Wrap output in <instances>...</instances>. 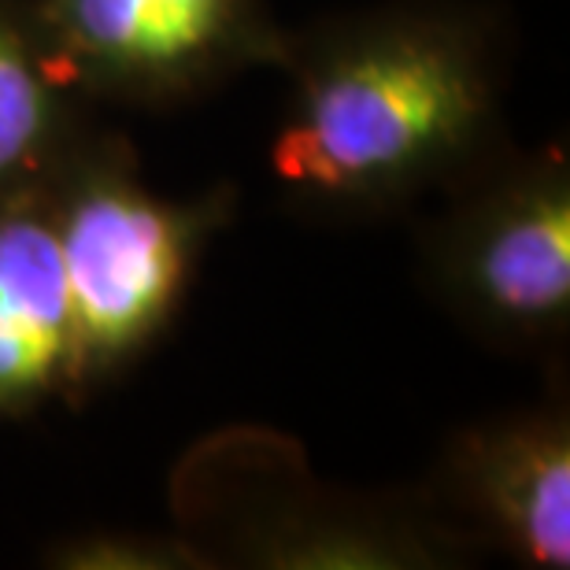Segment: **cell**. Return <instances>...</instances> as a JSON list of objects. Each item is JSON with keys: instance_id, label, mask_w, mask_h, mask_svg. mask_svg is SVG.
I'll return each mask as SVG.
<instances>
[{"instance_id": "cell-1", "label": "cell", "mask_w": 570, "mask_h": 570, "mask_svg": "<svg viewBox=\"0 0 570 570\" xmlns=\"http://www.w3.org/2000/svg\"><path fill=\"white\" fill-rule=\"evenodd\" d=\"M278 71L271 178L315 215H390L511 141L504 27L466 0H390L293 30Z\"/></svg>"}, {"instance_id": "cell-2", "label": "cell", "mask_w": 570, "mask_h": 570, "mask_svg": "<svg viewBox=\"0 0 570 570\" xmlns=\"http://www.w3.org/2000/svg\"><path fill=\"white\" fill-rule=\"evenodd\" d=\"M71 301L67 407H82L148 356L178 318L212 242L237 215V186L170 197L145 181L134 145L89 127L45 181Z\"/></svg>"}, {"instance_id": "cell-3", "label": "cell", "mask_w": 570, "mask_h": 570, "mask_svg": "<svg viewBox=\"0 0 570 570\" xmlns=\"http://www.w3.org/2000/svg\"><path fill=\"white\" fill-rule=\"evenodd\" d=\"M419 237L438 307L489 352L556 371L570 341V153L504 141L441 189Z\"/></svg>"}, {"instance_id": "cell-4", "label": "cell", "mask_w": 570, "mask_h": 570, "mask_svg": "<svg viewBox=\"0 0 570 570\" xmlns=\"http://www.w3.org/2000/svg\"><path fill=\"white\" fill-rule=\"evenodd\" d=\"M212 567L449 570L478 552L423 489L352 493L289 463L271 433H230L200 452L197 511L178 527Z\"/></svg>"}, {"instance_id": "cell-5", "label": "cell", "mask_w": 570, "mask_h": 570, "mask_svg": "<svg viewBox=\"0 0 570 570\" xmlns=\"http://www.w3.org/2000/svg\"><path fill=\"white\" fill-rule=\"evenodd\" d=\"M67 86L89 105L170 108L289 52L271 0H30Z\"/></svg>"}, {"instance_id": "cell-6", "label": "cell", "mask_w": 570, "mask_h": 570, "mask_svg": "<svg viewBox=\"0 0 570 570\" xmlns=\"http://www.w3.org/2000/svg\"><path fill=\"white\" fill-rule=\"evenodd\" d=\"M482 556L527 570L570 567V396L466 423L419 482Z\"/></svg>"}, {"instance_id": "cell-7", "label": "cell", "mask_w": 570, "mask_h": 570, "mask_svg": "<svg viewBox=\"0 0 570 570\" xmlns=\"http://www.w3.org/2000/svg\"><path fill=\"white\" fill-rule=\"evenodd\" d=\"M71 301L45 186L0 197V423L63 404Z\"/></svg>"}, {"instance_id": "cell-8", "label": "cell", "mask_w": 570, "mask_h": 570, "mask_svg": "<svg viewBox=\"0 0 570 570\" xmlns=\"http://www.w3.org/2000/svg\"><path fill=\"white\" fill-rule=\"evenodd\" d=\"M56 67L30 0H0V197L38 189L94 127V111Z\"/></svg>"}, {"instance_id": "cell-9", "label": "cell", "mask_w": 570, "mask_h": 570, "mask_svg": "<svg viewBox=\"0 0 570 570\" xmlns=\"http://www.w3.org/2000/svg\"><path fill=\"white\" fill-rule=\"evenodd\" d=\"M41 563L52 570H212L181 530L141 527L71 530L45 544Z\"/></svg>"}]
</instances>
